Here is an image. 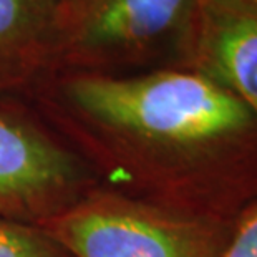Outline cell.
<instances>
[{
  "mask_svg": "<svg viewBox=\"0 0 257 257\" xmlns=\"http://www.w3.org/2000/svg\"><path fill=\"white\" fill-rule=\"evenodd\" d=\"M22 98L106 189L227 221L257 198V118L193 68L52 72Z\"/></svg>",
  "mask_w": 257,
  "mask_h": 257,
  "instance_id": "1",
  "label": "cell"
},
{
  "mask_svg": "<svg viewBox=\"0 0 257 257\" xmlns=\"http://www.w3.org/2000/svg\"><path fill=\"white\" fill-rule=\"evenodd\" d=\"M199 19L201 0H63L53 72L191 68Z\"/></svg>",
  "mask_w": 257,
  "mask_h": 257,
  "instance_id": "2",
  "label": "cell"
},
{
  "mask_svg": "<svg viewBox=\"0 0 257 257\" xmlns=\"http://www.w3.org/2000/svg\"><path fill=\"white\" fill-rule=\"evenodd\" d=\"M234 221L96 186L38 227L70 257H221Z\"/></svg>",
  "mask_w": 257,
  "mask_h": 257,
  "instance_id": "3",
  "label": "cell"
},
{
  "mask_svg": "<svg viewBox=\"0 0 257 257\" xmlns=\"http://www.w3.org/2000/svg\"><path fill=\"white\" fill-rule=\"evenodd\" d=\"M100 186L22 96H0V221L40 226Z\"/></svg>",
  "mask_w": 257,
  "mask_h": 257,
  "instance_id": "4",
  "label": "cell"
},
{
  "mask_svg": "<svg viewBox=\"0 0 257 257\" xmlns=\"http://www.w3.org/2000/svg\"><path fill=\"white\" fill-rule=\"evenodd\" d=\"M191 68L232 93L257 118V9L201 0Z\"/></svg>",
  "mask_w": 257,
  "mask_h": 257,
  "instance_id": "5",
  "label": "cell"
},
{
  "mask_svg": "<svg viewBox=\"0 0 257 257\" xmlns=\"http://www.w3.org/2000/svg\"><path fill=\"white\" fill-rule=\"evenodd\" d=\"M63 0H0V96H24L55 68Z\"/></svg>",
  "mask_w": 257,
  "mask_h": 257,
  "instance_id": "6",
  "label": "cell"
},
{
  "mask_svg": "<svg viewBox=\"0 0 257 257\" xmlns=\"http://www.w3.org/2000/svg\"><path fill=\"white\" fill-rule=\"evenodd\" d=\"M0 257H70L38 226L0 221Z\"/></svg>",
  "mask_w": 257,
  "mask_h": 257,
  "instance_id": "7",
  "label": "cell"
},
{
  "mask_svg": "<svg viewBox=\"0 0 257 257\" xmlns=\"http://www.w3.org/2000/svg\"><path fill=\"white\" fill-rule=\"evenodd\" d=\"M221 257H257V198L239 212Z\"/></svg>",
  "mask_w": 257,
  "mask_h": 257,
  "instance_id": "8",
  "label": "cell"
},
{
  "mask_svg": "<svg viewBox=\"0 0 257 257\" xmlns=\"http://www.w3.org/2000/svg\"><path fill=\"white\" fill-rule=\"evenodd\" d=\"M221 2L237 4V5H245V7H255L257 9V0H221Z\"/></svg>",
  "mask_w": 257,
  "mask_h": 257,
  "instance_id": "9",
  "label": "cell"
}]
</instances>
